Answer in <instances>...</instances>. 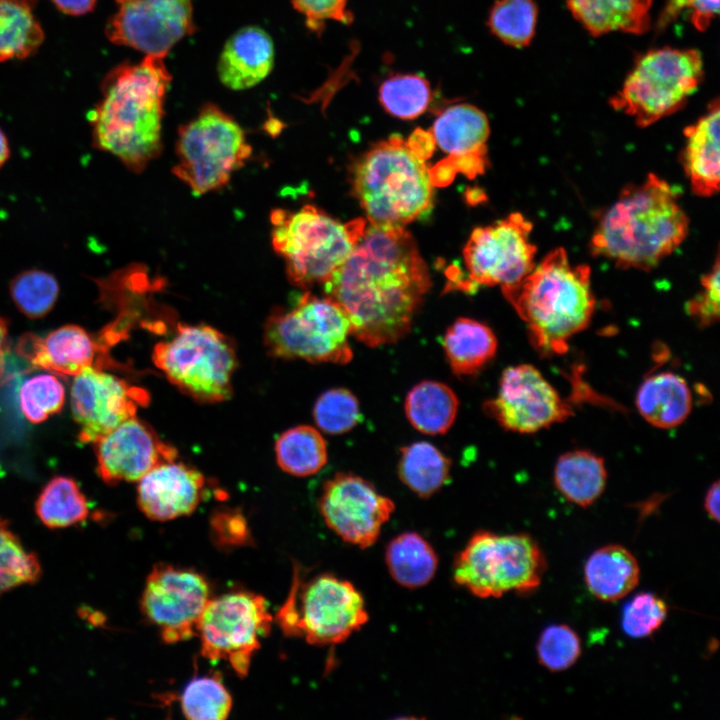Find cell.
Wrapping results in <instances>:
<instances>
[{
    "label": "cell",
    "mask_w": 720,
    "mask_h": 720,
    "mask_svg": "<svg viewBox=\"0 0 720 720\" xmlns=\"http://www.w3.org/2000/svg\"><path fill=\"white\" fill-rule=\"evenodd\" d=\"M425 158L399 135L372 146L352 168V190L371 225L404 227L432 205Z\"/></svg>",
    "instance_id": "cell-5"
},
{
    "label": "cell",
    "mask_w": 720,
    "mask_h": 720,
    "mask_svg": "<svg viewBox=\"0 0 720 720\" xmlns=\"http://www.w3.org/2000/svg\"><path fill=\"white\" fill-rule=\"evenodd\" d=\"M640 568L635 556L618 544L594 551L584 566V579L593 596L614 602L628 595L638 584Z\"/></svg>",
    "instance_id": "cell-28"
},
{
    "label": "cell",
    "mask_w": 720,
    "mask_h": 720,
    "mask_svg": "<svg viewBox=\"0 0 720 720\" xmlns=\"http://www.w3.org/2000/svg\"><path fill=\"white\" fill-rule=\"evenodd\" d=\"M719 273V257L717 256L712 270L701 280L702 291L687 304L688 313L702 326L711 325L719 319Z\"/></svg>",
    "instance_id": "cell-48"
},
{
    "label": "cell",
    "mask_w": 720,
    "mask_h": 720,
    "mask_svg": "<svg viewBox=\"0 0 720 720\" xmlns=\"http://www.w3.org/2000/svg\"><path fill=\"white\" fill-rule=\"evenodd\" d=\"M432 99L430 82L419 74H391L378 88V101L383 109L402 120H412L422 115Z\"/></svg>",
    "instance_id": "cell-37"
},
{
    "label": "cell",
    "mask_w": 720,
    "mask_h": 720,
    "mask_svg": "<svg viewBox=\"0 0 720 720\" xmlns=\"http://www.w3.org/2000/svg\"><path fill=\"white\" fill-rule=\"evenodd\" d=\"M667 614L668 607L663 599L653 593H640L625 604L621 626L632 638L648 637L661 627Z\"/></svg>",
    "instance_id": "cell-45"
},
{
    "label": "cell",
    "mask_w": 720,
    "mask_h": 720,
    "mask_svg": "<svg viewBox=\"0 0 720 720\" xmlns=\"http://www.w3.org/2000/svg\"><path fill=\"white\" fill-rule=\"evenodd\" d=\"M704 69L696 49H652L636 60L611 106L632 117L640 127L678 111L696 92Z\"/></svg>",
    "instance_id": "cell-8"
},
{
    "label": "cell",
    "mask_w": 720,
    "mask_h": 720,
    "mask_svg": "<svg viewBox=\"0 0 720 720\" xmlns=\"http://www.w3.org/2000/svg\"><path fill=\"white\" fill-rule=\"evenodd\" d=\"M279 467L295 476H310L327 462V445L321 433L312 426L299 425L283 432L275 444Z\"/></svg>",
    "instance_id": "cell-35"
},
{
    "label": "cell",
    "mask_w": 720,
    "mask_h": 720,
    "mask_svg": "<svg viewBox=\"0 0 720 720\" xmlns=\"http://www.w3.org/2000/svg\"><path fill=\"white\" fill-rule=\"evenodd\" d=\"M451 460L429 442L411 443L401 449L400 480L415 494L428 498L449 480Z\"/></svg>",
    "instance_id": "cell-34"
},
{
    "label": "cell",
    "mask_w": 720,
    "mask_h": 720,
    "mask_svg": "<svg viewBox=\"0 0 720 720\" xmlns=\"http://www.w3.org/2000/svg\"><path fill=\"white\" fill-rule=\"evenodd\" d=\"M100 344L95 336L81 326H61L45 337L23 335L17 351L32 365L62 376H76L92 366Z\"/></svg>",
    "instance_id": "cell-23"
},
{
    "label": "cell",
    "mask_w": 720,
    "mask_h": 720,
    "mask_svg": "<svg viewBox=\"0 0 720 720\" xmlns=\"http://www.w3.org/2000/svg\"><path fill=\"white\" fill-rule=\"evenodd\" d=\"M546 559L527 534L475 533L457 555L455 582L480 598H498L508 592L536 590L546 570Z\"/></svg>",
    "instance_id": "cell-7"
},
{
    "label": "cell",
    "mask_w": 720,
    "mask_h": 720,
    "mask_svg": "<svg viewBox=\"0 0 720 720\" xmlns=\"http://www.w3.org/2000/svg\"><path fill=\"white\" fill-rule=\"evenodd\" d=\"M274 65V45L268 33L246 26L234 33L220 54L217 73L232 90L251 88L264 80Z\"/></svg>",
    "instance_id": "cell-24"
},
{
    "label": "cell",
    "mask_w": 720,
    "mask_h": 720,
    "mask_svg": "<svg viewBox=\"0 0 720 720\" xmlns=\"http://www.w3.org/2000/svg\"><path fill=\"white\" fill-rule=\"evenodd\" d=\"M317 426L325 433L337 435L350 431L360 421L358 399L346 388L330 389L317 399L313 408Z\"/></svg>",
    "instance_id": "cell-43"
},
{
    "label": "cell",
    "mask_w": 720,
    "mask_h": 720,
    "mask_svg": "<svg viewBox=\"0 0 720 720\" xmlns=\"http://www.w3.org/2000/svg\"><path fill=\"white\" fill-rule=\"evenodd\" d=\"M173 174L196 196L225 186L252 153L238 122L207 103L178 130Z\"/></svg>",
    "instance_id": "cell-9"
},
{
    "label": "cell",
    "mask_w": 720,
    "mask_h": 720,
    "mask_svg": "<svg viewBox=\"0 0 720 720\" xmlns=\"http://www.w3.org/2000/svg\"><path fill=\"white\" fill-rule=\"evenodd\" d=\"M164 57L145 55L103 79L102 97L89 114L92 145L139 173L162 150L164 101L172 81Z\"/></svg>",
    "instance_id": "cell-2"
},
{
    "label": "cell",
    "mask_w": 720,
    "mask_h": 720,
    "mask_svg": "<svg viewBox=\"0 0 720 720\" xmlns=\"http://www.w3.org/2000/svg\"><path fill=\"white\" fill-rule=\"evenodd\" d=\"M95 444L97 473L110 485L139 481L156 466L173 461L176 449L164 443L143 421L131 417Z\"/></svg>",
    "instance_id": "cell-20"
},
{
    "label": "cell",
    "mask_w": 720,
    "mask_h": 720,
    "mask_svg": "<svg viewBox=\"0 0 720 720\" xmlns=\"http://www.w3.org/2000/svg\"><path fill=\"white\" fill-rule=\"evenodd\" d=\"M210 599L209 584L201 574L158 564L146 579L141 610L162 640L172 644L197 635L199 620Z\"/></svg>",
    "instance_id": "cell-15"
},
{
    "label": "cell",
    "mask_w": 720,
    "mask_h": 720,
    "mask_svg": "<svg viewBox=\"0 0 720 720\" xmlns=\"http://www.w3.org/2000/svg\"><path fill=\"white\" fill-rule=\"evenodd\" d=\"M719 14V0H667L657 20L662 31L685 16L698 31H705Z\"/></svg>",
    "instance_id": "cell-46"
},
{
    "label": "cell",
    "mask_w": 720,
    "mask_h": 720,
    "mask_svg": "<svg viewBox=\"0 0 720 720\" xmlns=\"http://www.w3.org/2000/svg\"><path fill=\"white\" fill-rule=\"evenodd\" d=\"M8 345V324L6 319L0 316V375L4 370V360Z\"/></svg>",
    "instance_id": "cell-51"
},
{
    "label": "cell",
    "mask_w": 720,
    "mask_h": 720,
    "mask_svg": "<svg viewBox=\"0 0 720 720\" xmlns=\"http://www.w3.org/2000/svg\"><path fill=\"white\" fill-rule=\"evenodd\" d=\"M58 10L71 16H81L91 12L98 0H51Z\"/></svg>",
    "instance_id": "cell-49"
},
{
    "label": "cell",
    "mask_w": 720,
    "mask_h": 720,
    "mask_svg": "<svg viewBox=\"0 0 720 720\" xmlns=\"http://www.w3.org/2000/svg\"><path fill=\"white\" fill-rule=\"evenodd\" d=\"M36 514L48 528H66L84 522L88 501L78 483L67 476L52 478L35 503Z\"/></svg>",
    "instance_id": "cell-36"
},
{
    "label": "cell",
    "mask_w": 720,
    "mask_h": 720,
    "mask_svg": "<svg viewBox=\"0 0 720 720\" xmlns=\"http://www.w3.org/2000/svg\"><path fill=\"white\" fill-rule=\"evenodd\" d=\"M391 577L406 588L428 584L438 567V557L431 544L416 532H405L392 539L385 552Z\"/></svg>",
    "instance_id": "cell-32"
},
{
    "label": "cell",
    "mask_w": 720,
    "mask_h": 720,
    "mask_svg": "<svg viewBox=\"0 0 720 720\" xmlns=\"http://www.w3.org/2000/svg\"><path fill=\"white\" fill-rule=\"evenodd\" d=\"M204 484L199 471L174 460L165 462L139 480L137 503L151 520H172L191 514L197 508Z\"/></svg>",
    "instance_id": "cell-22"
},
{
    "label": "cell",
    "mask_w": 720,
    "mask_h": 720,
    "mask_svg": "<svg viewBox=\"0 0 720 720\" xmlns=\"http://www.w3.org/2000/svg\"><path fill=\"white\" fill-rule=\"evenodd\" d=\"M394 508V502L369 481L350 473H336L327 480L319 499L326 525L343 541L361 549L378 540Z\"/></svg>",
    "instance_id": "cell-18"
},
{
    "label": "cell",
    "mask_w": 720,
    "mask_h": 720,
    "mask_svg": "<svg viewBox=\"0 0 720 720\" xmlns=\"http://www.w3.org/2000/svg\"><path fill=\"white\" fill-rule=\"evenodd\" d=\"M10 157V146L8 139L0 128V168L7 162Z\"/></svg>",
    "instance_id": "cell-52"
},
{
    "label": "cell",
    "mask_w": 720,
    "mask_h": 720,
    "mask_svg": "<svg viewBox=\"0 0 720 720\" xmlns=\"http://www.w3.org/2000/svg\"><path fill=\"white\" fill-rule=\"evenodd\" d=\"M154 364L180 391L200 402L227 400L237 367L232 341L208 325L178 324L175 335L153 348Z\"/></svg>",
    "instance_id": "cell-12"
},
{
    "label": "cell",
    "mask_w": 720,
    "mask_h": 720,
    "mask_svg": "<svg viewBox=\"0 0 720 720\" xmlns=\"http://www.w3.org/2000/svg\"><path fill=\"white\" fill-rule=\"evenodd\" d=\"M272 621L264 597L252 592L210 599L197 626L201 655L210 661H227L239 677H245Z\"/></svg>",
    "instance_id": "cell-13"
},
{
    "label": "cell",
    "mask_w": 720,
    "mask_h": 720,
    "mask_svg": "<svg viewBox=\"0 0 720 720\" xmlns=\"http://www.w3.org/2000/svg\"><path fill=\"white\" fill-rule=\"evenodd\" d=\"M497 338L490 327L470 318H458L446 330L443 349L453 373L470 376L493 359Z\"/></svg>",
    "instance_id": "cell-30"
},
{
    "label": "cell",
    "mask_w": 720,
    "mask_h": 720,
    "mask_svg": "<svg viewBox=\"0 0 720 720\" xmlns=\"http://www.w3.org/2000/svg\"><path fill=\"white\" fill-rule=\"evenodd\" d=\"M553 479L567 501L586 508L596 502L606 487L604 459L589 450L568 451L557 459Z\"/></svg>",
    "instance_id": "cell-29"
},
{
    "label": "cell",
    "mask_w": 720,
    "mask_h": 720,
    "mask_svg": "<svg viewBox=\"0 0 720 720\" xmlns=\"http://www.w3.org/2000/svg\"><path fill=\"white\" fill-rule=\"evenodd\" d=\"M538 18L533 0H496L489 10L490 32L504 44L521 48L532 41Z\"/></svg>",
    "instance_id": "cell-38"
},
{
    "label": "cell",
    "mask_w": 720,
    "mask_h": 720,
    "mask_svg": "<svg viewBox=\"0 0 720 720\" xmlns=\"http://www.w3.org/2000/svg\"><path fill=\"white\" fill-rule=\"evenodd\" d=\"M351 327L342 307L328 296L304 293L289 310L279 308L264 325L265 348L273 357L346 364L353 352Z\"/></svg>",
    "instance_id": "cell-11"
},
{
    "label": "cell",
    "mask_w": 720,
    "mask_h": 720,
    "mask_svg": "<svg viewBox=\"0 0 720 720\" xmlns=\"http://www.w3.org/2000/svg\"><path fill=\"white\" fill-rule=\"evenodd\" d=\"M346 313L351 336L369 347L405 337L431 281L404 227L366 226L348 258L323 283Z\"/></svg>",
    "instance_id": "cell-1"
},
{
    "label": "cell",
    "mask_w": 720,
    "mask_h": 720,
    "mask_svg": "<svg viewBox=\"0 0 720 720\" xmlns=\"http://www.w3.org/2000/svg\"><path fill=\"white\" fill-rule=\"evenodd\" d=\"M149 395L141 388L99 368L89 366L74 376L71 412L79 426V440L96 442L125 420L134 417Z\"/></svg>",
    "instance_id": "cell-19"
},
{
    "label": "cell",
    "mask_w": 720,
    "mask_h": 720,
    "mask_svg": "<svg viewBox=\"0 0 720 720\" xmlns=\"http://www.w3.org/2000/svg\"><path fill=\"white\" fill-rule=\"evenodd\" d=\"M270 221L272 247L285 262L289 282L299 288L327 281L367 226L364 218L342 223L314 205L295 212L274 209Z\"/></svg>",
    "instance_id": "cell-6"
},
{
    "label": "cell",
    "mask_w": 720,
    "mask_h": 720,
    "mask_svg": "<svg viewBox=\"0 0 720 720\" xmlns=\"http://www.w3.org/2000/svg\"><path fill=\"white\" fill-rule=\"evenodd\" d=\"M276 618L287 636L325 646L344 642L367 623L369 616L362 594L351 582L331 574L303 582L296 571Z\"/></svg>",
    "instance_id": "cell-10"
},
{
    "label": "cell",
    "mask_w": 720,
    "mask_h": 720,
    "mask_svg": "<svg viewBox=\"0 0 720 720\" xmlns=\"http://www.w3.org/2000/svg\"><path fill=\"white\" fill-rule=\"evenodd\" d=\"M503 295L526 323L531 343L544 356L568 350L589 325L596 306L588 265H574L564 248L550 251Z\"/></svg>",
    "instance_id": "cell-4"
},
{
    "label": "cell",
    "mask_w": 720,
    "mask_h": 720,
    "mask_svg": "<svg viewBox=\"0 0 720 720\" xmlns=\"http://www.w3.org/2000/svg\"><path fill=\"white\" fill-rule=\"evenodd\" d=\"M65 402V389L51 374H39L27 379L19 391L20 409L31 423L39 424L59 413Z\"/></svg>",
    "instance_id": "cell-42"
},
{
    "label": "cell",
    "mask_w": 720,
    "mask_h": 720,
    "mask_svg": "<svg viewBox=\"0 0 720 720\" xmlns=\"http://www.w3.org/2000/svg\"><path fill=\"white\" fill-rule=\"evenodd\" d=\"M36 0H0V63L33 55L44 41Z\"/></svg>",
    "instance_id": "cell-33"
},
{
    "label": "cell",
    "mask_w": 720,
    "mask_h": 720,
    "mask_svg": "<svg viewBox=\"0 0 720 720\" xmlns=\"http://www.w3.org/2000/svg\"><path fill=\"white\" fill-rule=\"evenodd\" d=\"M431 134L440 149L449 154V164L444 168H455L470 177L483 173L490 125L482 110L468 103L450 105L435 119Z\"/></svg>",
    "instance_id": "cell-21"
},
{
    "label": "cell",
    "mask_w": 720,
    "mask_h": 720,
    "mask_svg": "<svg viewBox=\"0 0 720 720\" xmlns=\"http://www.w3.org/2000/svg\"><path fill=\"white\" fill-rule=\"evenodd\" d=\"M483 409L504 429L518 433L538 432L573 414L571 406L531 364L506 368L497 395L486 401Z\"/></svg>",
    "instance_id": "cell-16"
},
{
    "label": "cell",
    "mask_w": 720,
    "mask_h": 720,
    "mask_svg": "<svg viewBox=\"0 0 720 720\" xmlns=\"http://www.w3.org/2000/svg\"><path fill=\"white\" fill-rule=\"evenodd\" d=\"M349 0H291L295 10L305 18L306 26L317 34L323 32L327 21L343 24L353 22L348 9Z\"/></svg>",
    "instance_id": "cell-47"
},
{
    "label": "cell",
    "mask_w": 720,
    "mask_h": 720,
    "mask_svg": "<svg viewBox=\"0 0 720 720\" xmlns=\"http://www.w3.org/2000/svg\"><path fill=\"white\" fill-rule=\"evenodd\" d=\"M405 413L410 424L428 435L446 433L453 425L459 400L446 384L425 380L416 384L405 399Z\"/></svg>",
    "instance_id": "cell-31"
},
{
    "label": "cell",
    "mask_w": 720,
    "mask_h": 720,
    "mask_svg": "<svg viewBox=\"0 0 720 720\" xmlns=\"http://www.w3.org/2000/svg\"><path fill=\"white\" fill-rule=\"evenodd\" d=\"M231 708V695L218 673L193 678L181 695L182 712L190 720H223Z\"/></svg>",
    "instance_id": "cell-39"
},
{
    "label": "cell",
    "mask_w": 720,
    "mask_h": 720,
    "mask_svg": "<svg viewBox=\"0 0 720 720\" xmlns=\"http://www.w3.org/2000/svg\"><path fill=\"white\" fill-rule=\"evenodd\" d=\"M531 231L532 223L518 212L475 228L463 249L468 279L460 287L472 292L479 286L502 289L519 283L535 266Z\"/></svg>",
    "instance_id": "cell-14"
},
{
    "label": "cell",
    "mask_w": 720,
    "mask_h": 720,
    "mask_svg": "<svg viewBox=\"0 0 720 720\" xmlns=\"http://www.w3.org/2000/svg\"><path fill=\"white\" fill-rule=\"evenodd\" d=\"M115 2L116 11L105 26V34L116 45L165 58L176 43L195 31L193 0Z\"/></svg>",
    "instance_id": "cell-17"
},
{
    "label": "cell",
    "mask_w": 720,
    "mask_h": 720,
    "mask_svg": "<svg viewBox=\"0 0 720 720\" xmlns=\"http://www.w3.org/2000/svg\"><path fill=\"white\" fill-rule=\"evenodd\" d=\"M719 481H715L707 490L704 499V509L711 519L719 521Z\"/></svg>",
    "instance_id": "cell-50"
},
{
    "label": "cell",
    "mask_w": 720,
    "mask_h": 720,
    "mask_svg": "<svg viewBox=\"0 0 720 720\" xmlns=\"http://www.w3.org/2000/svg\"><path fill=\"white\" fill-rule=\"evenodd\" d=\"M689 220L673 188L655 174L629 184L601 215L591 239L595 256L618 268L649 271L688 234Z\"/></svg>",
    "instance_id": "cell-3"
},
{
    "label": "cell",
    "mask_w": 720,
    "mask_h": 720,
    "mask_svg": "<svg viewBox=\"0 0 720 720\" xmlns=\"http://www.w3.org/2000/svg\"><path fill=\"white\" fill-rule=\"evenodd\" d=\"M572 16L593 36L642 34L650 26L653 0H565Z\"/></svg>",
    "instance_id": "cell-27"
},
{
    "label": "cell",
    "mask_w": 720,
    "mask_h": 720,
    "mask_svg": "<svg viewBox=\"0 0 720 720\" xmlns=\"http://www.w3.org/2000/svg\"><path fill=\"white\" fill-rule=\"evenodd\" d=\"M539 663L551 672H561L573 666L581 654L578 634L568 625H550L537 642Z\"/></svg>",
    "instance_id": "cell-44"
},
{
    "label": "cell",
    "mask_w": 720,
    "mask_h": 720,
    "mask_svg": "<svg viewBox=\"0 0 720 720\" xmlns=\"http://www.w3.org/2000/svg\"><path fill=\"white\" fill-rule=\"evenodd\" d=\"M719 131L718 99L709 104L703 116L684 129L682 162L693 192L701 197H710L719 191Z\"/></svg>",
    "instance_id": "cell-25"
},
{
    "label": "cell",
    "mask_w": 720,
    "mask_h": 720,
    "mask_svg": "<svg viewBox=\"0 0 720 720\" xmlns=\"http://www.w3.org/2000/svg\"><path fill=\"white\" fill-rule=\"evenodd\" d=\"M40 564L36 555L26 550L19 537L0 517V596L39 579Z\"/></svg>",
    "instance_id": "cell-41"
},
{
    "label": "cell",
    "mask_w": 720,
    "mask_h": 720,
    "mask_svg": "<svg viewBox=\"0 0 720 720\" xmlns=\"http://www.w3.org/2000/svg\"><path fill=\"white\" fill-rule=\"evenodd\" d=\"M635 402L640 415L649 424L669 429L682 424L689 416L693 396L683 377L665 371L645 378Z\"/></svg>",
    "instance_id": "cell-26"
},
{
    "label": "cell",
    "mask_w": 720,
    "mask_h": 720,
    "mask_svg": "<svg viewBox=\"0 0 720 720\" xmlns=\"http://www.w3.org/2000/svg\"><path fill=\"white\" fill-rule=\"evenodd\" d=\"M11 298L18 310L30 319L47 315L59 296V283L54 275L40 269L17 274L9 284Z\"/></svg>",
    "instance_id": "cell-40"
}]
</instances>
